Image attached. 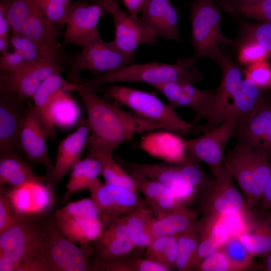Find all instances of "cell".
<instances>
[{
    "label": "cell",
    "mask_w": 271,
    "mask_h": 271,
    "mask_svg": "<svg viewBox=\"0 0 271 271\" xmlns=\"http://www.w3.org/2000/svg\"><path fill=\"white\" fill-rule=\"evenodd\" d=\"M72 91L81 99L87 115L91 136L86 147L113 152L120 145L138 134L165 129L163 124L121 109L101 98L79 76L70 80Z\"/></svg>",
    "instance_id": "6da1fadb"
},
{
    "label": "cell",
    "mask_w": 271,
    "mask_h": 271,
    "mask_svg": "<svg viewBox=\"0 0 271 271\" xmlns=\"http://www.w3.org/2000/svg\"><path fill=\"white\" fill-rule=\"evenodd\" d=\"M197 60L193 56L179 58L175 63L159 62L131 63L86 81L90 88L96 89L102 85L118 82H140L152 86L171 82L195 84L202 80L196 66Z\"/></svg>",
    "instance_id": "7a4b0ae2"
},
{
    "label": "cell",
    "mask_w": 271,
    "mask_h": 271,
    "mask_svg": "<svg viewBox=\"0 0 271 271\" xmlns=\"http://www.w3.org/2000/svg\"><path fill=\"white\" fill-rule=\"evenodd\" d=\"M45 217L17 214L14 221L0 233V271L44 270L38 244L41 223Z\"/></svg>",
    "instance_id": "3957f363"
},
{
    "label": "cell",
    "mask_w": 271,
    "mask_h": 271,
    "mask_svg": "<svg viewBox=\"0 0 271 271\" xmlns=\"http://www.w3.org/2000/svg\"><path fill=\"white\" fill-rule=\"evenodd\" d=\"M271 157L264 150L237 143L224 156V166L253 209L261 200L271 174Z\"/></svg>",
    "instance_id": "277c9868"
},
{
    "label": "cell",
    "mask_w": 271,
    "mask_h": 271,
    "mask_svg": "<svg viewBox=\"0 0 271 271\" xmlns=\"http://www.w3.org/2000/svg\"><path fill=\"white\" fill-rule=\"evenodd\" d=\"M106 98L123 105L139 115L164 125L178 134H201L208 130L207 124L196 125L187 122L168 104L156 95L139 89L113 84L103 89Z\"/></svg>",
    "instance_id": "5b68a950"
},
{
    "label": "cell",
    "mask_w": 271,
    "mask_h": 271,
    "mask_svg": "<svg viewBox=\"0 0 271 271\" xmlns=\"http://www.w3.org/2000/svg\"><path fill=\"white\" fill-rule=\"evenodd\" d=\"M189 8L193 56L197 60L209 58L219 64L225 56L220 46L234 43L221 31L219 8L213 0H192Z\"/></svg>",
    "instance_id": "8992f818"
},
{
    "label": "cell",
    "mask_w": 271,
    "mask_h": 271,
    "mask_svg": "<svg viewBox=\"0 0 271 271\" xmlns=\"http://www.w3.org/2000/svg\"><path fill=\"white\" fill-rule=\"evenodd\" d=\"M38 252L44 271L91 270L86 251L61 232L52 216H47L41 221Z\"/></svg>",
    "instance_id": "52a82bcc"
},
{
    "label": "cell",
    "mask_w": 271,
    "mask_h": 271,
    "mask_svg": "<svg viewBox=\"0 0 271 271\" xmlns=\"http://www.w3.org/2000/svg\"><path fill=\"white\" fill-rule=\"evenodd\" d=\"M52 218L68 239L81 246L95 241L104 226L97 207L90 197L70 202L55 210Z\"/></svg>",
    "instance_id": "ba28073f"
},
{
    "label": "cell",
    "mask_w": 271,
    "mask_h": 271,
    "mask_svg": "<svg viewBox=\"0 0 271 271\" xmlns=\"http://www.w3.org/2000/svg\"><path fill=\"white\" fill-rule=\"evenodd\" d=\"M213 176L199 194L200 211L218 216L248 213L249 208L225 167Z\"/></svg>",
    "instance_id": "9c48e42d"
},
{
    "label": "cell",
    "mask_w": 271,
    "mask_h": 271,
    "mask_svg": "<svg viewBox=\"0 0 271 271\" xmlns=\"http://www.w3.org/2000/svg\"><path fill=\"white\" fill-rule=\"evenodd\" d=\"M62 59L61 55L26 61L17 71L1 74L0 89L12 91L24 101L31 99L49 77L64 71Z\"/></svg>",
    "instance_id": "30bf717a"
},
{
    "label": "cell",
    "mask_w": 271,
    "mask_h": 271,
    "mask_svg": "<svg viewBox=\"0 0 271 271\" xmlns=\"http://www.w3.org/2000/svg\"><path fill=\"white\" fill-rule=\"evenodd\" d=\"M134 58L119 50L112 42H105L99 37L83 47L73 59L69 78L79 76L82 71L99 76L134 63Z\"/></svg>",
    "instance_id": "8fae6325"
},
{
    "label": "cell",
    "mask_w": 271,
    "mask_h": 271,
    "mask_svg": "<svg viewBox=\"0 0 271 271\" xmlns=\"http://www.w3.org/2000/svg\"><path fill=\"white\" fill-rule=\"evenodd\" d=\"M239 120L237 115L231 116L198 137L187 140L189 157L205 163L212 174L216 173L224 166L223 153L228 142L234 137Z\"/></svg>",
    "instance_id": "7c38bea8"
},
{
    "label": "cell",
    "mask_w": 271,
    "mask_h": 271,
    "mask_svg": "<svg viewBox=\"0 0 271 271\" xmlns=\"http://www.w3.org/2000/svg\"><path fill=\"white\" fill-rule=\"evenodd\" d=\"M101 6L112 17L114 27V45L122 52L134 56L137 49L143 45H154L158 35L139 18L126 13L114 0H108Z\"/></svg>",
    "instance_id": "4fadbf2b"
},
{
    "label": "cell",
    "mask_w": 271,
    "mask_h": 271,
    "mask_svg": "<svg viewBox=\"0 0 271 271\" xmlns=\"http://www.w3.org/2000/svg\"><path fill=\"white\" fill-rule=\"evenodd\" d=\"M89 190L103 224L145 205L138 191L103 183L98 178L92 182Z\"/></svg>",
    "instance_id": "5bb4252c"
},
{
    "label": "cell",
    "mask_w": 271,
    "mask_h": 271,
    "mask_svg": "<svg viewBox=\"0 0 271 271\" xmlns=\"http://www.w3.org/2000/svg\"><path fill=\"white\" fill-rule=\"evenodd\" d=\"M19 215L39 218L49 216L55 205V192L46 182H32L18 187L0 186Z\"/></svg>",
    "instance_id": "9a60e30c"
},
{
    "label": "cell",
    "mask_w": 271,
    "mask_h": 271,
    "mask_svg": "<svg viewBox=\"0 0 271 271\" xmlns=\"http://www.w3.org/2000/svg\"><path fill=\"white\" fill-rule=\"evenodd\" d=\"M104 11L98 4L86 1H71L65 25L64 45L72 44L83 48L101 37L97 26Z\"/></svg>",
    "instance_id": "2e32d148"
},
{
    "label": "cell",
    "mask_w": 271,
    "mask_h": 271,
    "mask_svg": "<svg viewBox=\"0 0 271 271\" xmlns=\"http://www.w3.org/2000/svg\"><path fill=\"white\" fill-rule=\"evenodd\" d=\"M116 160L126 171H136L163 184L171 190L186 206L193 201L199 192L186 181L180 163H130L119 157Z\"/></svg>",
    "instance_id": "e0dca14e"
},
{
    "label": "cell",
    "mask_w": 271,
    "mask_h": 271,
    "mask_svg": "<svg viewBox=\"0 0 271 271\" xmlns=\"http://www.w3.org/2000/svg\"><path fill=\"white\" fill-rule=\"evenodd\" d=\"M47 133L40 121L31 100L27 102L20 132L21 152L33 167L41 164L49 173L54 165L49 157L46 144Z\"/></svg>",
    "instance_id": "ac0fdd59"
},
{
    "label": "cell",
    "mask_w": 271,
    "mask_h": 271,
    "mask_svg": "<svg viewBox=\"0 0 271 271\" xmlns=\"http://www.w3.org/2000/svg\"><path fill=\"white\" fill-rule=\"evenodd\" d=\"M194 84L186 82H171L154 85V87L167 99L173 108L184 107L195 113L194 122L209 119L216 90H203Z\"/></svg>",
    "instance_id": "d6986e66"
},
{
    "label": "cell",
    "mask_w": 271,
    "mask_h": 271,
    "mask_svg": "<svg viewBox=\"0 0 271 271\" xmlns=\"http://www.w3.org/2000/svg\"><path fill=\"white\" fill-rule=\"evenodd\" d=\"M89 132L87 120H83L74 132L69 134L59 144L53 168L45 176L46 182L55 192L65 176L80 160Z\"/></svg>",
    "instance_id": "ffe728a7"
},
{
    "label": "cell",
    "mask_w": 271,
    "mask_h": 271,
    "mask_svg": "<svg viewBox=\"0 0 271 271\" xmlns=\"http://www.w3.org/2000/svg\"><path fill=\"white\" fill-rule=\"evenodd\" d=\"M0 153L20 154V132L26 101L7 90L0 89Z\"/></svg>",
    "instance_id": "44dd1931"
},
{
    "label": "cell",
    "mask_w": 271,
    "mask_h": 271,
    "mask_svg": "<svg viewBox=\"0 0 271 271\" xmlns=\"http://www.w3.org/2000/svg\"><path fill=\"white\" fill-rule=\"evenodd\" d=\"M219 65L222 69V78L216 88L211 114L206 123L210 128L230 117L233 96L242 80V70L227 55H225Z\"/></svg>",
    "instance_id": "7402d4cb"
},
{
    "label": "cell",
    "mask_w": 271,
    "mask_h": 271,
    "mask_svg": "<svg viewBox=\"0 0 271 271\" xmlns=\"http://www.w3.org/2000/svg\"><path fill=\"white\" fill-rule=\"evenodd\" d=\"M139 147L150 155L165 162L178 163L191 159L187 153V140L168 130L148 132L142 138Z\"/></svg>",
    "instance_id": "603a6c76"
},
{
    "label": "cell",
    "mask_w": 271,
    "mask_h": 271,
    "mask_svg": "<svg viewBox=\"0 0 271 271\" xmlns=\"http://www.w3.org/2000/svg\"><path fill=\"white\" fill-rule=\"evenodd\" d=\"M103 225L100 236L92 243L96 259L109 260L123 258L136 247L122 217L111 220Z\"/></svg>",
    "instance_id": "cb8c5ba5"
},
{
    "label": "cell",
    "mask_w": 271,
    "mask_h": 271,
    "mask_svg": "<svg viewBox=\"0 0 271 271\" xmlns=\"http://www.w3.org/2000/svg\"><path fill=\"white\" fill-rule=\"evenodd\" d=\"M140 19L165 41H178L180 31L176 9L170 0H148Z\"/></svg>",
    "instance_id": "d4e9b609"
},
{
    "label": "cell",
    "mask_w": 271,
    "mask_h": 271,
    "mask_svg": "<svg viewBox=\"0 0 271 271\" xmlns=\"http://www.w3.org/2000/svg\"><path fill=\"white\" fill-rule=\"evenodd\" d=\"M74 84L63 78L60 73L49 77L38 89L31 98L35 111L46 130L48 138L55 140V123L50 113L51 104L62 91H72Z\"/></svg>",
    "instance_id": "484cf974"
},
{
    "label": "cell",
    "mask_w": 271,
    "mask_h": 271,
    "mask_svg": "<svg viewBox=\"0 0 271 271\" xmlns=\"http://www.w3.org/2000/svg\"><path fill=\"white\" fill-rule=\"evenodd\" d=\"M254 213H250L246 229L238 236L254 257L271 252V211Z\"/></svg>",
    "instance_id": "4316f807"
},
{
    "label": "cell",
    "mask_w": 271,
    "mask_h": 271,
    "mask_svg": "<svg viewBox=\"0 0 271 271\" xmlns=\"http://www.w3.org/2000/svg\"><path fill=\"white\" fill-rule=\"evenodd\" d=\"M45 183V176L36 174L20 154L0 153V186L18 187L32 183Z\"/></svg>",
    "instance_id": "83f0119b"
},
{
    "label": "cell",
    "mask_w": 271,
    "mask_h": 271,
    "mask_svg": "<svg viewBox=\"0 0 271 271\" xmlns=\"http://www.w3.org/2000/svg\"><path fill=\"white\" fill-rule=\"evenodd\" d=\"M197 215L185 207L179 210L155 212L151 224L154 239L163 236L179 235L196 228Z\"/></svg>",
    "instance_id": "f1b7e54d"
},
{
    "label": "cell",
    "mask_w": 271,
    "mask_h": 271,
    "mask_svg": "<svg viewBox=\"0 0 271 271\" xmlns=\"http://www.w3.org/2000/svg\"><path fill=\"white\" fill-rule=\"evenodd\" d=\"M247 132L252 145L271 157V95L265 94L250 116Z\"/></svg>",
    "instance_id": "f546056e"
},
{
    "label": "cell",
    "mask_w": 271,
    "mask_h": 271,
    "mask_svg": "<svg viewBox=\"0 0 271 271\" xmlns=\"http://www.w3.org/2000/svg\"><path fill=\"white\" fill-rule=\"evenodd\" d=\"M87 156L98 160L102 166L101 175L108 184L138 191L136 184L130 174L113 158L112 152L104 149L87 147Z\"/></svg>",
    "instance_id": "4dcf8cb0"
},
{
    "label": "cell",
    "mask_w": 271,
    "mask_h": 271,
    "mask_svg": "<svg viewBox=\"0 0 271 271\" xmlns=\"http://www.w3.org/2000/svg\"><path fill=\"white\" fill-rule=\"evenodd\" d=\"M154 214L152 209L145 205L122 217L136 247L146 248L153 241L151 224Z\"/></svg>",
    "instance_id": "1f68e13d"
},
{
    "label": "cell",
    "mask_w": 271,
    "mask_h": 271,
    "mask_svg": "<svg viewBox=\"0 0 271 271\" xmlns=\"http://www.w3.org/2000/svg\"><path fill=\"white\" fill-rule=\"evenodd\" d=\"M265 91L250 80L242 79L233 96L230 116L237 115L239 119L248 116L260 103Z\"/></svg>",
    "instance_id": "d6a6232c"
},
{
    "label": "cell",
    "mask_w": 271,
    "mask_h": 271,
    "mask_svg": "<svg viewBox=\"0 0 271 271\" xmlns=\"http://www.w3.org/2000/svg\"><path fill=\"white\" fill-rule=\"evenodd\" d=\"M101 169L100 162L92 157L87 156L80 160L71 170L63 198L66 200L72 195L89 190L92 182L101 175Z\"/></svg>",
    "instance_id": "836d02e7"
},
{
    "label": "cell",
    "mask_w": 271,
    "mask_h": 271,
    "mask_svg": "<svg viewBox=\"0 0 271 271\" xmlns=\"http://www.w3.org/2000/svg\"><path fill=\"white\" fill-rule=\"evenodd\" d=\"M218 2L223 11L228 13L271 23V0Z\"/></svg>",
    "instance_id": "e575fe53"
},
{
    "label": "cell",
    "mask_w": 271,
    "mask_h": 271,
    "mask_svg": "<svg viewBox=\"0 0 271 271\" xmlns=\"http://www.w3.org/2000/svg\"><path fill=\"white\" fill-rule=\"evenodd\" d=\"M179 235L153 239L146 248L147 257L172 270L176 268Z\"/></svg>",
    "instance_id": "d590c367"
},
{
    "label": "cell",
    "mask_w": 271,
    "mask_h": 271,
    "mask_svg": "<svg viewBox=\"0 0 271 271\" xmlns=\"http://www.w3.org/2000/svg\"><path fill=\"white\" fill-rule=\"evenodd\" d=\"M69 91L64 90L60 92L53 100L50 108L55 124L62 127L73 125L79 116V108L69 94Z\"/></svg>",
    "instance_id": "8d00e7d4"
},
{
    "label": "cell",
    "mask_w": 271,
    "mask_h": 271,
    "mask_svg": "<svg viewBox=\"0 0 271 271\" xmlns=\"http://www.w3.org/2000/svg\"><path fill=\"white\" fill-rule=\"evenodd\" d=\"M199 242L196 228L178 236L176 268L179 271L195 269V260Z\"/></svg>",
    "instance_id": "74e56055"
},
{
    "label": "cell",
    "mask_w": 271,
    "mask_h": 271,
    "mask_svg": "<svg viewBox=\"0 0 271 271\" xmlns=\"http://www.w3.org/2000/svg\"><path fill=\"white\" fill-rule=\"evenodd\" d=\"M219 248L225 253L236 271L248 270L255 267L254 256L237 235H230Z\"/></svg>",
    "instance_id": "f35d334b"
},
{
    "label": "cell",
    "mask_w": 271,
    "mask_h": 271,
    "mask_svg": "<svg viewBox=\"0 0 271 271\" xmlns=\"http://www.w3.org/2000/svg\"><path fill=\"white\" fill-rule=\"evenodd\" d=\"M51 23L62 27L66 25L70 0H32Z\"/></svg>",
    "instance_id": "ab89813d"
},
{
    "label": "cell",
    "mask_w": 271,
    "mask_h": 271,
    "mask_svg": "<svg viewBox=\"0 0 271 271\" xmlns=\"http://www.w3.org/2000/svg\"><path fill=\"white\" fill-rule=\"evenodd\" d=\"M271 53L257 41L252 39H241L237 59L239 62L245 66L259 61L266 60Z\"/></svg>",
    "instance_id": "60d3db41"
},
{
    "label": "cell",
    "mask_w": 271,
    "mask_h": 271,
    "mask_svg": "<svg viewBox=\"0 0 271 271\" xmlns=\"http://www.w3.org/2000/svg\"><path fill=\"white\" fill-rule=\"evenodd\" d=\"M245 78L265 91L271 89V64L266 60L245 66L242 70Z\"/></svg>",
    "instance_id": "b9f144b4"
},
{
    "label": "cell",
    "mask_w": 271,
    "mask_h": 271,
    "mask_svg": "<svg viewBox=\"0 0 271 271\" xmlns=\"http://www.w3.org/2000/svg\"><path fill=\"white\" fill-rule=\"evenodd\" d=\"M11 46L26 62H32L43 58L37 44L25 35L12 32L10 37Z\"/></svg>",
    "instance_id": "7bdbcfd3"
},
{
    "label": "cell",
    "mask_w": 271,
    "mask_h": 271,
    "mask_svg": "<svg viewBox=\"0 0 271 271\" xmlns=\"http://www.w3.org/2000/svg\"><path fill=\"white\" fill-rule=\"evenodd\" d=\"M240 34L241 39L254 40L271 53V23H243Z\"/></svg>",
    "instance_id": "ee69618b"
},
{
    "label": "cell",
    "mask_w": 271,
    "mask_h": 271,
    "mask_svg": "<svg viewBox=\"0 0 271 271\" xmlns=\"http://www.w3.org/2000/svg\"><path fill=\"white\" fill-rule=\"evenodd\" d=\"M198 271H236L225 253L219 248L201 261L196 267Z\"/></svg>",
    "instance_id": "f6af8a7d"
},
{
    "label": "cell",
    "mask_w": 271,
    "mask_h": 271,
    "mask_svg": "<svg viewBox=\"0 0 271 271\" xmlns=\"http://www.w3.org/2000/svg\"><path fill=\"white\" fill-rule=\"evenodd\" d=\"M26 61L18 53L8 52L1 55L0 70L1 74L12 73L21 68Z\"/></svg>",
    "instance_id": "bcb514c9"
},
{
    "label": "cell",
    "mask_w": 271,
    "mask_h": 271,
    "mask_svg": "<svg viewBox=\"0 0 271 271\" xmlns=\"http://www.w3.org/2000/svg\"><path fill=\"white\" fill-rule=\"evenodd\" d=\"M17 216V213L9 199L0 193V233L11 225Z\"/></svg>",
    "instance_id": "7dc6e473"
},
{
    "label": "cell",
    "mask_w": 271,
    "mask_h": 271,
    "mask_svg": "<svg viewBox=\"0 0 271 271\" xmlns=\"http://www.w3.org/2000/svg\"><path fill=\"white\" fill-rule=\"evenodd\" d=\"M131 16L139 17L148 0H121Z\"/></svg>",
    "instance_id": "c3c4849f"
},
{
    "label": "cell",
    "mask_w": 271,
    "mask_h": 271,
    "mask_svg": "<svg viewBox=\"0 0 271 271\" xmlns=\"http://www.w3.org/2000/svg\"><path fill=\"white\" fill-rule=\"evenodd\" d=\"M258 205L257 211H271V174L263 196Z\"/></svg>",
    "instance_id": "681fc988"
},
{
    "label": "cell",
    "mask_w": 271,
    "mask_h": 271,
    "mask_svg": "<svg viewBox=\"0 0 271 271\" xmlns=\"http://www.w3.org/2000/svg\"><path fill=\"white\" fill-rule=\"evenodd\" d=\"M11 27L5 13L0 8V38L10 39Z\"/></svg>",
    "instance_id": "f907efd6"
},
{
    "label": "cell",
    "mask_w": 271,
    "mask_h": 271,
    "mask_svg": "<svg viewBox=\"0 0 271 271\" xmlns=\"http://www.w3.org/2000/svg\"><path fill=\"white\" fill-rule=\"evenodd\" d=\"M262 256L261 268L263 270L271 271V252Z\"/></svg>",
    "instance_id": "816d5d0a"
},
{
    "label": "cell",
    "mask_w": 271,
    "mask_h": 271,
    "mask_svg": "<svg viewBox=\"0 0 271 271\" xmlns=\"http://www.w3.org/2000/svg\"><path fill=\"white\" fill-rule=\"evenodd\" d=\"M11 46L10 39L0 38V53L1 55L8 52Z\"/></svg>",
    "instance_id": "f5cc1de1"
},
{
    "label": "cell",
    "mask_w": 271,
    "mask_h": 271,
    "mask_svg": "<svg viewBox=\"0 0 271 271\" xmlns=\"http://www.w3.org/2000/svg\"><path fill=\"white\" fill-rule=\"evenodd\" d=\"M88 2H90L91 3L98 4L100 5H102L103 3H104L105 1L108 0H85ZM118 2L119 4L120 3V2L121 0H114Z\"/></svg>",
    "instance_id": "db71d44e"
},
{
    "label": "cell",
    "mask_w": 271,
    "mask_h": 271,
    "mask_svg": "<svg viewBox=\"0 0 271 271\" xmlns=\"http://www.w3.org/2000/svg\"><path fill=\"white\" fill-rule=\"evenodd\" d=\"M218 1H241V2H249V1H253L256 0H218Z\"/></svg>",
    "instance_id": "11a10c76"
},
{
    "label": "cell",
    "mask_w": 271,
    "mask_h": 271,
    "mask_svg": "<svg viewBox=\"0 0 271 271\" xmlns=\"http://www.w3.org/2000/svg\"><path fill=\"white\" fill-rule=\"evenodd\" d=\"M270 90L271 91V89Z\"/></svg>",
    "instance_id": "9f6ffc18"
}]
</instances>
